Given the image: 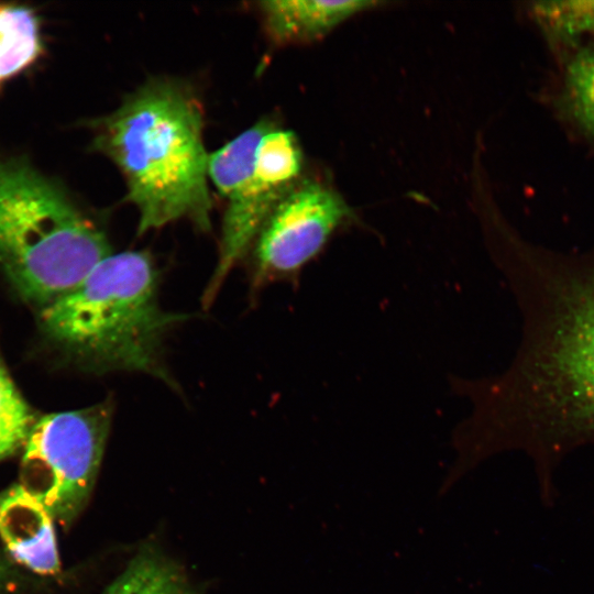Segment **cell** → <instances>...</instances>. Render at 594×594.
I'll use <instances>...</instances> for the list:
<instances>
[{
  "mask_svg": "<svg viewBox=\"0 0 594 594\" xmlns=\"http://www.w3.org/2000/svg\"><path fill=\"white\" fill-rule=\"evenodd\" d=\"M521 312L510 366L471 389L484 442H571L594 437V255L520 249L504 262Z\"/></svg>",
  "mask_w": 594,
  "mask_h": 594,
  "instance_id": "1",
  "label": "cell"
},
{
  "mask_svg": "<svg viewBox=\"0 0 594 594\" xmlns=\"http://www.w3.org/2000/svg\"><path fill=\"white\" fill-rule=\"evenodd\" d=\"M94 145L122 173L139 234L180 219L210 229L209 155L201 107L189 88L148 81L95 123Z\"/></svg>",
  "mask_w": 594,
  "mask_h": 594,
  "instance_id": "2",
  "label": "cell"
},
{
  "mask_svg": "<svg viewBox=\"0 0 594 594\" xmlns=\"http://www.w3.org/2000/svg\"><path fill=\"white\" fill-rule=\"evenodd\" d=\"M157 285L146 252L110 254L74 289L44 306L42 324L95 372H143L169 382L163 340L187 317L160 306Z\"/></svg>",
  "mask_w": 594,
  "mask_h": 594,
  "instance_id": "3",
  "label": "cell"
},
{
  "mask_svg": "<svg viewBox=\"0 0 594 594\" xmlns=\"http://www.w3.org/2000/svg\"><path fill=\"white\" fill-rule=\"evenodd\" d=\"M111 254L107 237L48 178L0 162V266L31 301L51 304Z\"/></svg>",
  "mask_w": 594,
  "mask_h": 594,
  "instance_id": "4",
  "label": "cell"
},
{
  "mask_svg": "<svg viewBox=\"0 0 594 594\" xmlns=\"http://www.w3.org/2000/svg\"><path fill=\"white\" fill-rule=\"evenodd\" d=\"M111 416V405L103 403L47 414L32 425L20 484L64 525L77 516L89 496Z\"/></svg>",
  "mask_w": 594,
  "mask_h": 594,
  "instance_id": "5",
  "label": "cell"
},
{
  "mask_svg": "<svg viewBox=\"0 0 594 594\" xmlns=\"http://www.w3.org/2000/svg\"><path fill=\"white\" fill-rule=\"evenodd\" d=\"M272 124L261 121L208 157V176L226 200L219 258L205 290L208 307L234 265L256 241L266 220L290 190L272 187L254 172L256 147Z\"/></svg>",
  "mask_w": 594,
  "mask_h": 594,
  "instance_id": "6",
  "label": "cell"
},
{
  "mask_svg": "<svg viewBox=\"0 0 594 594\" xmlns=\"http://www.w3.org/2000/svg\"><path fill=\"white\" fill-rule=\"evenodd\" d=\"M349 212L331 189L314 182L297 183L277 204L255 241L258 280L298 274Z\"/></svg>",
  "mask_w": 594,
  "mask_h": 594,
  "instance_id": "7",
  "label": "cell"
},
{
  "mask_svg": "<svg viewBox=\"0 0 594 594\" xmlns=\"http://www.w3.org/2000/svg\"><path fill=\"white\" fill-rule=\"evenodd\" d=\"M53 519L23 485L0 493V537L16 562L40 574H53L59 565Z\"/></svg>",
  "mask_w": 594,
  "mask_h": 594,
  "instance_id": "8",
  "label": "cell"
},
{
  "mask_svg": "<svg viewBox=\"0 0 594 594\" xmlns=\"http://www.w3.org/2000/svg\"><path fill=\"white\" fill-rule=\"evenodd\" d=\"M380 2L369 0H271L261 2L270 35L279 43L314 40Z\"/></svg>",
  "mask_w": 594,
  "mask_h": 594,
  "instance_id": "9",
  "label": "cell"
},
{
  "mask_svg": "<svg viewBox=\"0 0 594 594\" xmlns=\"http://www.w3.org/2000/svg\"><path fill=\"white\" fill-rule=\"evenodd\" d=\"M41 51L34 12L22 6H0V86L33 64Z\"/></svg>",
  "mask_w": 594,
  "mask_h": 594,
  "instance_id": "10",
  "label": "cell"
},
{
  "mask_svg": "<svg viewBox=\"0 0 594 594\" xmlns=\"http://www.w3.org/2000/svg\"><path fill=\"white\" fill-rule=\"evenodd\" d=\"M103 594H196L179 570L153 550L139 553Z\"/></svg>",
  "mask_w": 594,
  "mask_h": 594,
  "instance_id": "11",
  "label": "cell"
},
{
  "mask_svg": "<svg viewBox=\"0 0 594 594\" xmlns=\"http://www.w3.org/2000/svg\"><path fill=\"white\" fill-rule=\"evenodd\" d=\"M301 169V153L295 135L273 125L261 139L254 158V172L267 185L289 190Z\"/></svg>",
  "mask_w": 594,
  "mask_h": 594,
  "instance_id": "12",
  "label": "cell"
},
{
  "mask_svg": "<svg viewBox=\"0 0 594 594\" xmlns=\"http://www.w3.org/2000/svg\"><path fill=\"white\" fill-rule=\"evenodd\" d=\"M561 102L573 122L594 138V42L578 51L569 62Z\"/></svg>",
  "mask_w": 594,
  "mask_h": 594,
  "instance_id": "13",
  "label": "cell"
},
{
  "mask_svg": "<svg viewBox=\"0 0 594 594\" xmlns=\"http://www.w3.org/2000/svg\"><path fill=\"white\" fill-rule=\"evenodd\" d=\"M535 21L552 40L572 44L594 34V0L538 1L530 6Z\"/></svg>",
  "mask_w": 594,
  "mask_h": 594,
  "instance_id": "14",
  "label": "cell"
},
{
  "mask_svg": "<svg viewBox=\"0 0 594 594\" xmlns=\"http://www.w3.org/2000/svg\"><path fill=\"white\" fill-rule=\"evenodd\" d=\"M33 416L0 360V460L25 443Z\"/></svg>",
  "mask_w": 594,
  "mask_h": 594,
  "instance_id": "15",
  "label": "cell"
},
{
  "mask_svg": "<svg viewBox=\"0 0 594 594\" xmlns=\"http://www.w3.org/2000/svg\"><path fill=\"white\" fill-rule=\"evenodd\" d=\"M10 578V569L3 558L0 556V592L4 590Z\"/></svg>",
  "mask_w": 594,
  "mask_h": 594,
  "instance_id": "16",
  "label": "cell"
}]
</instances>
